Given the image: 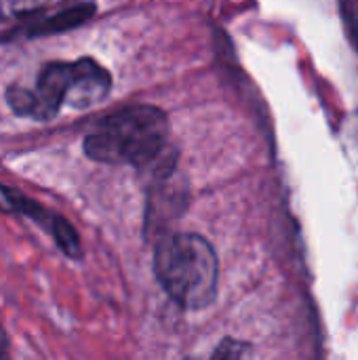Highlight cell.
I'll return each mask as SVG.
<instances>
[{"mask_svg":"<svg viewBox=\"0 0 358 360\" xmlns=\"http://www.w3.org/2000/svg\"><path fill=\"white\" fill-rule=\"evenodd\" d=\"M49 234L53 236V240L57 243V247L70 257V259H80L82 257V245H80V236L74 230V226L59 213H55V219L49 228Z\"/></svg>","mask_w":358,"mask_h":360,"instance_id":"cell-6","label":"cell"},{"mask_svg":"<svg viewBox=\"0 0 358 360\" xmlns=\"http://www.w3.org/2000/svg\"><path fill=\"white\" fill-rule=\"evenodd\" d=\"M251 354L249 346L247 344H238V342H224L217 350H215V359L222 356V359H241V356H247Z\"/></svg>","mask_w":358,"mask_h":360,"instance_id":"cell-8","label":"cell"},{"mask_svg":"<svg viewBox=\"0 0 358 360\" xmlns=\"http://www.w3.org/2000/svg\"><path fill=\"white\" fill-rule=\"evenodd\" d=\"M59 2L61 0H0V23L34 17Z\"/></svg>","mask_w":358,"mask_h":360,"instance_id":"cell-7","label":"cell"},{"mask_svg":"<svg viewBox=\"0 0 358 360\" xmlns=\"http://www.w3.org/2000/svg\"><path fill=\"white\" fill-rule=\"evenodd\" d=\"M0 213H8V215H23L30 217L32 221H36L40 228L49 230L53 224L55 213L49 211L46 207H42L40 202H36L30 196H23L21 192L0 184Z\"/></svg>","mask_w":358,"mask_h":360,"instance_id":"cell-5","label":"cell"},{"mask_svg":"<svg viewBox=\"0 0 358 360\" xmlns=\"http://www.w3.org/2000/svg\"><path fill=\"white\" fill-rule=\"evenodd\" d=\"M217 257L198 234H169L154 251V274L167 295L186 310L207 308L217 293Z\"/></svg>","mask_w":358,"mask_h":360,"instance_id":"cell-3","label":"cell"},{"mask_svg":"<svg viewBox=\"0 0 358 360\" xmlns=\"http://www.w3.org/2000/svg\"><path fill=\"white\" fill-rule=\"evenodd\" d=\"M169 137L167 114L154 105H129L103 116L84 137L82 150L106 165L143 167L160 156Z\"/></svg>","mask_w":358,"mask_h":360,"instance_id":"cell-2","label":"cell"},{"mask_svg":"<svg viewBox=\"0 0 358 360\" xmlns=\"http://www.w3.org/2000/svg\"><path fill=\"white\" fill-rule=\"evenodd\" d=\"M112 89L110 72L91 57L76 61H49L42 65L36 84H11L4 99L15 116L49 122L61 105L87 110L101 103Z\"/></svg>","mask_w":358,"mask_h":360,"instance_id":"cell-1","label":"cell"},{"mask_svg":"<svg viewBox=\"0 0 358 360\" xmlns=\"http://www.w3.org/2000/svg\"><path fill=\"white\" fill-rule=\"evenodd\" d=\"M95 11H97V6L93 2H80V4H74V6L59 8L53 15L42 17L40 21H36L30 27H25L23 36L40 38V36H53V34H61V32L74 30V27L87 23L95 15Z\"/></svg>","mask_w":358,"mask_h":360,"instance_id":"cell-4","label":"cell"}]
</instances>
